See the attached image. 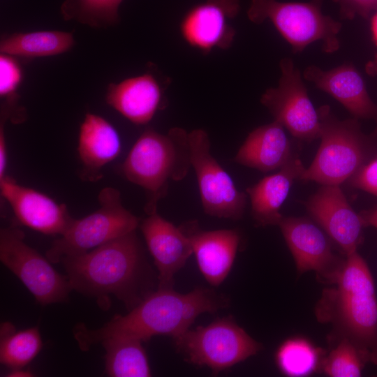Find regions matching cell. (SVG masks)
Instances as JSON below:
<instances>
[{
    "mask_svg": "<svg viewBox=\"0 0 377 377\" xmlns=\"http://www.w3.org/2000/svg\"><path fill=\"white\" fill-rule=\"evenodd\" d=\"M60 263L72 290L96 298L103 309L112 295L129 311L154 291L153 271L135 230Z\"/></svg>",
    "mask_w": 377,
    "mask_h": 377,
    "instance_id": "obj_1",
    "label": "cell"
},
{
    "mask_svg": "<svg viewBox=\"0 0 377 377\" xmlns=\"http://www.w3.org/2000/svg\"><path fill=\"white\" fill-rule=\"evenodd\" d=\"M227 297L198 287L182 294L172 288H158L125 315L117 314L101 327L91 330L83 324L75 325L73 333L79 348L88 351L95 344L112 337H128L143 341L165 335L173 339L183 334L196 318L226 308Z\"/></svg>",
    "mask_w": 377,
    "mask_h": 377,
    "instance_id": "obj_2",
    "label": "cell"
},
{
    "mask_svg": "<svg viewBox=\"0 0 377 377\" xmlns=\"http://www.w3.org/2000/svg\"><path fill=\"white\" fill-rule=\"evenodd\" d=\"M332 288L323 291L317 319L330 323L377 364V297L370 269L357 251L346 256Z\"/></svg>",
    "mask_w": 377,
    "mask_h": 377,
    "instance_id": "obj_3",
    "label": "cell"
},
{
    "mask_svg": "<svg viewBox=\"0 0 377 377\" xmlns=\"http://www.w3.org/2000/svg\"><path fill=\"white\" fill-rule=\"evenodd\" d=\"M189 133L179 127L166 134L145 129L121 165L122 175L142 188L147 195V214L157 211L171 181H180L191 167Z\"/></svg>",
    "mask_w": 377,
    "mask_h": 377,
    "instance_id": "obj_4",
    "label": "cell"
},
{
    "mask_svg": "<svg viewBox=\"0 0 377 377\" xmlns=\"http://www.w3.org/2000/svg\"><path fill=\"white\" fill-rule=\"evenodd\" d=\"M318 113L320 145L300 179L340 186L377 156V127L365 133L357 119H339L328 105Z\"/></svg>",
    "mask_w": 377,
    "mask_h": 377,
    "instance_id": "obj_5",
    "label": "cell"
},
{
    "mask_svg": "<svg viewBox=\"0 0 377 377\" xmlns=\"http://www.w3.org/2000/svg\"><path fill=\"white\" fill-rule=\"evenodd\" d=\"M322 1L251 0L247 16L256 24L270 21L290 45L294 54L302 52L309 45L317 41L321 42L325 53L331 54L340 48L337 36L342 24L323 13Z\"/></svg>",
    "mask_w": 377,
    "mask_h": 377,
    "instance_id": "obj_6",
    "label": "cell"
},
{
    "mask_svg": "<svg viewBox=\"0 0 377 377\" xmlns=\"http://www.w3.org/2000/svg\"><path fill=\"white\" fill-rule=\"evenodd\" d=\"M98 199V209L82 219L73 218L65 232L53 241L45 253L52 263H60L66 256L85 253L136 230L140 219L124 207L117 189L105 187Z\"/></svg>",
    "mask_w": 377,
    "mask_h": 377,
    "instance_id": "obj_7",
    "label": "cell"
},
{
    "mask_svg": "<svg viewBox=\"0 0 377 377\" xmlns=\"http://www.w3.org/2000/svg\"><path fill=\"white\" fill-rule=\"evenodd\" d=\"M173 339L186 362L206 366L214 375L256 355L262 348L260 343L230 317L188 330Z\"/></svg>",
    "mask_w": 377,
    "mask_h": 377,
    "instance_id": "obj_8",
    "label": "cell"
},
{
    "mask_svg": "<svg viewBox=\"0 0 377 377\" xmlns=\"http://www.w3.org/2000/svg\"><path fill=\"white\" fill-rule=\"evenodd\" d=\"M0 260L43 306L66 302L72 288L51 262L24 242V232L10 226L0 230Z\"/></svg>",
    "mask_w": 377,
    "mask_h": 377,
    "instance_id": "obj_9",
    "label": "cell"
},
{
    "mask_svg": "<svg viewBox=\"0 0 377 377\" xmlns=\"http://www.w3.org/2000/svg\"><path fill=\"white\" fill-rule=\"evenodd\" d=\"M191 167L198 181L204 212L213 217L239 220L247 203L246 193L239 191L230 176L214 158L207 132H189Z\"/></svg>",
    "mask_w": 377,
    "mask_h": 377,
    "instance_id": "obj_10",
    "label": "cell"
},
{
    "mask_svg": "<svg viewBox=\"0 0 377 377\" xmlns=\"http://www.w3.org/2000/svg\"><path fill=\"white\" fill-rule=\"evenodd\" d=\"M281 75L276 87L267 89L260 103L293 138L311 142L320 138L318 110L311 101L299 68L290 58L279 62Z\"/></svg>",
    "mask_w": 377,
    "mask_h": 377,
    "instance_id": "obj_11",
    "label": "cell"
},
{
    "mask_svg": "<svg viewBox=\"0 0 377 377\" xmlns=\"http://www.w3.org/2000/svg\"><path fill=\"white\" fill-rule=\"evenodd\" d=\"M294 258L299 274L313 271L323 282L333 284L345 258L336 255L332 240L313 220L300 216H283L278 225Z\"/></svg>",
    "mask_w": 377,
    "mask_h": 377,
    "instance_id": "obj_12",
    "label": "cell"
},
{
    "mask_svg": "<svg viewBox=\"0 0 377 377\" xmlns=\"http://www.w3.org/2000/svg\"><path fill=\"white\" fill-rule=\"evenodd\" d=\"M311 220L341 250L345 257L357 251L364 227L337 185H321L304 202Z\"/></svg>",
    "mask_w": 377,
    "mask_h": 377,
    "instance_id": "obj_13",
    "label": "cell"
},
{
    "mask_svg": "<svg viewBox=\"0 0 377 377\" xmlns=\"http://www.w3.org/2000/svg\"><path fill=\"white\" fill-rule=\"evenodd\" d=\"M239 10V0H205L198 3L182 19V36L189 45L203 52L228 49L236 34L230 21Z\"/></svg>",
    "mask_w": 377,
    "mask_h": 377,
    "instance_id": "obj_14",
    "label": "cell"
},
{
    "mask_svg": "<svg viewBox=\"0 0 377 377\" xmlns=\"http://www.w3.org/2000/svg\"><path fill=\"white\" fill-rule=\"evenodd\" d=\"M0 190L19 223L44 235H61L73 219L64 204L7 175L0 180Z\"/></svg>",
    "mask_w": 377,
    "mask_h": 377,
    "instance_id": "obj_15",
    "label": "cell"
},
{
    "mask_svg": "<svg viewBox=\"0 0 377 377\" xmlns=\"http://www.w3.org/2000/svg\"><path fill=\"white\" fill-rule=\"evenodd\" d=\"M139 226L158 270V288H172L174 276L193 253L188 237L157 211L147 214Z\"/></svg>",
    "mask_w": 377,
    "mask_h": 377,
    "instance_id": "obj_16",
    "label": "cell"
},
{
    "mask_svg": "<svg viewBox=\"0 0 377 377\" xmlns=\"http://www.w3.org/2000/svg\"><path fill=\"white\" fill-rule=\"evenodd\" d=\"M179 227L191 241L201 274L210 285L219 286L232 267L241 239L239 231L202 230L195 221H188Z\"/></svg>",
    "mask_w": 377,
    "mask_h": 377,
    "instance_id": "obj_17",
    "label": "cell"
},
{
    "mask_svg": "<svg viewBox=\"0 0 377 377\" xmlns=\"http://www.w3.org/2000/svg\"><path fill=\"white\" fill-rule=\"evenodd\" d=\"M303 77L338 101L353 117L372 120L377 124V105L352 64H343L327 71L311 65L304 69Z\"/></svg>",
    "mask_w": 377,
    "mask_h": 377,
    "instance_id": "obj_18",
    "label": "cell"
},
{
    "mask_svg": "<svg viewBox=\"0 0 377 377\" xmlns=\"http://www.w3.org/2000/svg\"><path fill=\"white\" fill-rule=\"evenodd\" d=\"M296 156L284 127L274 120L250 132L233 160L239 165L268 172L279 170Z\"/></svg>",
    "mask_w": 377,
    "mask_h": 377,
    "instance_id": "obj_19",
    "label": "cell"
},
{
    "mask_svg": "<svg viewBox=\"0 0 377 377\" xmlns=\"http://www.w3.org/2000/svg\"><path fill=\"white\" fill-rule=\"evenodd\" d=\"M306 168L298 155L274 174L246 188L251 201L252 218L259 226L279 225L283 217L280 209L296 179H300Z\"/></svg>",
    "mask_w": 377,
    "mask_h": 377,
    "instance_id": "obj_20",
    "label": "cell"
},
{
    "mask_svg": "<svg viewBox=\"0 0 377 377\" xmlns=\"http://www.w3.org/2000/svg\"><path fill=\"white\" fill-rule=\"evenodd\" d=\"M121 151V140L113 126L99 115L87 113L80 125L77 145L83 176L90 181L98 179L101 170Z\"/></svg>",
    "mask_w": 377,
    "mask_h": 377,
    "instance_id": "obj_21",
    "label": "cell"
},
{
    "mask_svg": "<svg viewBox=\"0 0 377 377\" xmlns=\"http://www.w3.org/2000/svg\"><path fill=\"white\" fill-rule=\"evenodd\" d=\"M162 91L150 74L110 84L106 101L114 109L135 124H147L160 108Z\"/></svg>",
    "mask_w": 377,
    "mask_h": 377,
    "instance_id": "obj_22",
    "label": "cell"
},
{
    "mask_svg": "<svg viewBox=\"0 0 377 377\" xmlns=\"http://www.w3.org/2000/svg\"><path fill=\"white\" fill-rule=\"evenodd\" d=\"M140 339L112 337L101 342L105 350V373L111 377H149L151 369Z\"/></svg>",
    "mask_w": 377,
    "mask_h": 377,
    "instance_id": "obj_23",
    "label": "cell"
},
{
    "mask_svg": "<svg viewBox=\"0 0 377 377\" xmlns=\"http://www.w3.org/2000/svg\"><path fill=\"white\" fill-rule=\"evenodd\" d=\"M71 33L58 31L15 34L0 44L1 54L22 57H45L68 50L73 44Z\"/></svg>",
    "mask_w": 377,
    "mask_h": 377,
    "instance_id": "obj_24",
    "label": "cell"
},
{
    "mask_svg": "<svg viewBox=\"0 0 377 377\" xmlns=\"http://www.w3.org/2000/svg\"><path fill=\"white\" fill-rule=\"evenodd\" d=\"M43 347L38 327L17 331L14 325L4 322L0 327V362L10 369L24 368Z\"/></svg>",
    "mask_w": 377,
    "mask_h": 377,
    "instance_id": "obj_25",
    "label": "cell"
},
{
    "mask_svg": "<svg viewBox=\"0 0 377 377\" xmlns=\"http://www.w3.org/2000/svg\"><path fill=\"white\" fill-rule=\"evenodd\" d=\"M320 348L308 340L294 337L286 340L276 353V362L281 372L288 376H306L321 367Z\"/></svg>",
    "mask_w": 377,
    "mask_h": 377,
    "instance_id": "obj_26",
    "label": "cell"
},
{
    "mask_svg": "<svg viewBox=\"0 0 377 377\" xmlns=\"http://www.w3.org/2000/svg\"><path fill=\"white\" fill-rule=\"evenodd\" d=\"M367 362V357L351 341L341 337L328 356L323 358L320 369L331 377H358Z\"/></svg>",
    "mask_w": 377,
    "mask_h": 377,
    "instance_id": "obj_27",
    "label": "cell"
},
{
    "mask_svg": "<svg viewBox=\"0 0 377 377\" xmlns=\"http://www.w3.org/2000/svg\"><path fill=\"white\" fill-rule=\"evenodd\" d=\"M123 0H67L62 6L66 17H75L91 26H103L118 20Z\"/></svg>",
    "mask_w": 377,
    "mask_h": 377,
    "instance_id": "obj_28",
    "label": "cell"
},
{
    "mask_svg": "<svg viewBox=\"0 0 377 377\" xmlns=\"http://www.w3.org/2000/svg\"><path fill=\"white\" fill-rule=\"evenodd\" d=\"M21 70L15 59L1 54L0 57V94H12L21 80Z\"/></svg>",
    "mask_w": 377,
    "mask_h": 377,
    "instance_id": "obj_29",
    "label": "cell"
},
{
    "mask_svg": "<svg viewBox=\"0 0 377 377\" xmlns=\"http://www.w3.org/2000/svg\"><path fill=\"white\" fill-rule=\"evenodd\" d=\"M339 8L342 20H353L360 16L369 19L377 11V0H332Z\"/></svg>",
    "mask_w": 377,
    "mask_h": 377,
    "instance_id": "obj_30",
    "label": "cell"
},
{
    "mask_svg": "<svg viewBox=\"0 0 377 377\" xmlns=\"http://www.w3.org/2000/svg\"><path fill=\"white\" fill-rule=\"evenodd\" d=\"M350 186L377 196V156L346 182Z\"/></svg>",
    "mask_w": 377,
    "mask_h": 377,
    "instance_id": "obj_31",
    "label": "cell"
},
{
    "mask_svg": "<svg viewBox=\"0 0 377 377\" xmlns=\"http://www.w3.org/2000/svg\"><path fill=\"white\" fill-rule=\"evenodd\" d=\"M3 127L1 124L0 128V180L6 176L7 167V147Z\"/></svg>",
    "mask_w": 377,
    "mask_h": 377,
    "instance_id": "obj_32",
    "label": "cell"
},
{
    "mask_svg": "<svg viewBox=\"0 0 377 377\" xmlns=\"http://www.w3.org/2000/svg\"><path fill=\"white\" fill-rule=\"evenodd\" d=\"M364 227L371 226L377 229V207L359 213Z\"/></svg>",
    "mask_w": 377,
    "mask_h": 377,
    "instance_id": "obj_33",
    "label": "cell"
},
{
    "mask_svg": "<svg viewBox=\"0 0 377 377\" xmlns=\"http://www.w3.org/2000/svg\"><path fill=\"white\" fill-rule=\"evenodd\" d=\"M365 71L370 76H377V54L375 55L374 59L367 63L365 65Z\"/></svg>",
    "mask_w": 377,
    "mask_h": 377,
    "instance_id": "obj_34",
    "label": "cell"
},
{
    "mask_svg": "<svg viewBox=\"0 0 377 377\" xmlns=\"http://www.w3.org/2000/svg\"><path fill=\"white\" fill-rule=\"evenodd\" d=\"M33 374H34L28 369H24V368H18L10 369V371L7 374L6 376L12 377H27L33 376Z\"/></svg>",
    "mask_w": 377,
    "mask_h": 377,
    "instance_id": "obj_35",
    "label": "cell"
},
{
    "mask_svg": "<svg viewBox=\"0 0 377 377\" xmlns=\"http://www.w3.org/2000/svg\"><path fill=\"white\" fill-rule=\"evenodd\" d=\"M371 31L373 40L377 46V11L371 17Z\"/></svg>",
    "mask_w": 377,
    "mask_h": 377,
    "instance_id": "obj_36",
    "label": "cell"
}]
</instances>
